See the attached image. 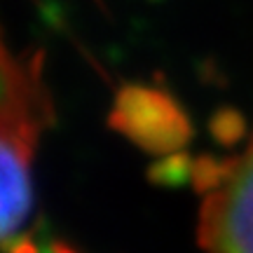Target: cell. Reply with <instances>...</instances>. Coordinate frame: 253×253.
Segmentation results:
<instances>
[{"label": "cell", "instance_id": "3957f363", "mask_svg": "<svg viewBox=\"0 0 253 253\" xmlns=\"http://www.w3.org/2000/svg\"><path fill=\"white\" fill-rule=\"evenodd\" d=\"M110 125L150 153H173L190 138L183 108L162 89L145 84L125 87L115 99Z\"/></svg>", "mask_w": 253, "mask_h": 253}, {"label": "cell", "instance_id": "7a4b0ae2", "mask_svg": "<svg viewBox=\"0 0 253 253\" xmlns=\"http://www.w3.org/2000/svg\"><path fill=\"white\" fill-rule=\"evenodd\" d=\"M197 237L204 253H253V136L242 153L218 164Z\"/></svg>", "mask_w": 253, "mask_h": 253}, {"label": "cell", "instance_id": "6da1fadb", "mask_svg": "<svg viewBox=\"0 0 253 253\" xmlns=\"http://www.w3.org/2000/svg\"><path fill=\"white\" fill-rule=\"evenodd\" d=\"M52 103L38 56L9 52L0 36V239L31 209V167Z\"/></svg>", "mask_w": 253, "mask_h": 253}, {"label": "cell", "instance_id": "277c9868", "mask_svg": "<svg viewBox=\"0 0 253 253\" xmlns=\"http://www.w3.org/2000/svg\"><path fill=\"white\" fill-rule=\"evenodd\" d=\"M12 253H73V251H68V249H66V246H61V244H49V246L38 249V246L31 244L28 239H21V242L12 249Z\"/></svg>", "mask_w": 253, "mask_h": 253}]
</instances>
